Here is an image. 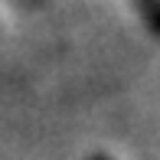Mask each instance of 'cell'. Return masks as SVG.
I'll list each match as a JSON object with an SVG mask.
<instances>
[{
	"instance_id": "6da1fadb",
	"label": "cell",
	"mask_w": 160,
	"mask_h": 160,
	"mask_svg": "<svg viewBox=\"0 0 160 160\" xmlns=\"http://www.w3.org/2000/svg\"><path fill=\"white\" fill-rule=\"evenodd\" d=\"M134 7H137V17L147 26V33L160 39V0H134Z\"/></svg>"
},
{
	"instance_id": "7a4b0ae2",
	"label": "cell",
	"mask_w": 160,
	"mask_h": 160,
	"mask_svg": "<svg viewBox=\"0 0 160 160\" xmlns=\"http://www.w3.org/2000/svg\"><path fill=\"white\" fill-rule=\"evenodd\" d=\"M92 160H111V157H108V154H95V157H92Z\"/></svg>"
}]
</instances>
